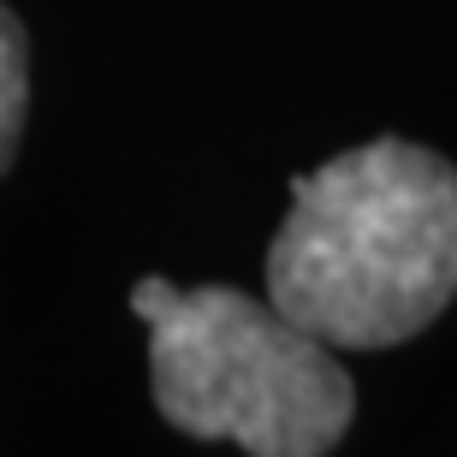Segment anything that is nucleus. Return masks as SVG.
I'll use <instances>...</instances> for the list:
<instances>
[{"instance_id": "nucleus-1", "label": "nucleus", "mask_w": 457, "mask_h": 457, "mask_svg": "<svg viewBox=\"0 0 457 457\" xmlns=\"http://www.w3.org/2000/svg\"><path fill=\"white\" fill-rule=\"evenodd\" d=\"M268 297L339 351L416 339L457 297V167L422 143L374 137L291 179Z\"/></svg>"}, {"instance_id": "nucleus-2", "label": "nucleus", "mask_w": 457, "mask_h": 457, "mask_svg": "<svg viewBox=\"0 0 457 457\" xmlns=\"http://www.w3.org/2000/svg\"><path fill=\"white\" fill-rule=\"evenodd\" d=\"M149 321L154 410L190 440H232L255 457H321L345 440L356 386L333 345L291 321L273 297L237 286L179 291L149 273L131 286Z\"/></svg>"}, {"instance_id": "nucleus-3", "label": "nucleus", "mask_w": 457, "mask_h": 457, "mask_svg": "<svg viewBox=\"0 0 457 457\" xmlns=\"http://www.w3.org/2000/svg\"><path fill=\"white\" fill-rule=\"evenodd\" d=\"M24 113H30V36L12 18V6H0V172L18 154Z\"/></svg>"}]
</instances>
